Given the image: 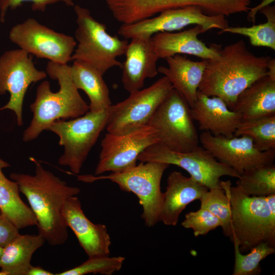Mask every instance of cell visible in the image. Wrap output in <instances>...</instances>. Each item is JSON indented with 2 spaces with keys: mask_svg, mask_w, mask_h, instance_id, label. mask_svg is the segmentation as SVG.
Segmentation results:
<instances>
[{
  "mask_svg": "<svg viewBox=\"0 0 275 275\" xmlns=\"http://www.w3.org/2000/svg\"><path fill=\"white\" fill-rule=\"evenodd\" d=\"M237 179L236 186L248 196L261 197L275 194L273 163L244 172Z\"/></svg>",
  "mask_w": 275,
  "mask_h": 275,
  "instance_id": "83f0119b",
  "label": "cell"
},
{
  "mask_svg": "<svg viewBox=\"0 0 275 275\" xmlns=\"http://www.w3.org/2000/svg\"><path fill=\"white\" fill-rule=\"evenodd\" d=\"M141 162L154 161L173 164L187 171L190 176L208 189L222 188L221 178H238L239 174L218 161L202 146L182 152L174 151L157 143L147 147L138 157Z\"/></svg>",
  "mask_w": 275,
  "mask_h": 275,
  "instance_id": "9c48e42d",
  "label": "cell"
},
{
  "mask_svg": "<svg viewBox=\"0 0 275 275\" xmlns=\"http://www.w3.org/2000/svg\"><path fill=\"white\" fill-rule=\"evenodd\" d=\"M73 62L70 67V75L75 88L84 91L89 98V111L108 109L112 104L103 75L88 63L78 60Z\"/></svg>",
  "mask_w": 275,
  "mask_h": 275,
  "instance_id": "603a6c76",
  "label": "cell"
},
{
  "mask_svg": "<svg viewBox=\"0 0 275 275\" xmlns=\"http://www.w3.org/2000/svg\"><path fill=\"white\" fill-rule=\"evenodd\" d=\"M232 110L242 120L275 115V79L266 75L253 82L239 94Z\"/></svg>",
  "mask_w": 275,
  "mask_h": 275,
  "instance_id": "7402d4cb",
  "label": "cell"
},
{
  "mask_svg": "<svg viewBox=\"0 0 275 275\" xmlns=\"http://www.w3.org/2000/svg\"><path fill=\"white\" fill-rule=\"evenodd\" d=\"M181 225L186 229H191L195 237L204 235L210 231L221 226L219 219L208 210L201 208L185 215Z\"/></svg>",
  "mask_w": 275,
  "mask_h": 275,
  "instance_id": "1f68e13d",
  "label": "cell"
},
{
  "mask_svg": "<svg viewBox=\"0 0 275 275\" xmlns=\"http://www.w3.org/2000/svg\"><path fill=\"white\" fill-rule=\"evenodd\" d=\"M159 142L156 130L146 125L124 132H107L101 143L94 175L122 171L136 165L139 155Z\"/></svg>",
  "mask_w": 275,
  "mask_h": 275,
  "instance_id": "7c38bea8",
  "label": "cell"
},
{
  "mask_svg": "<svg viewBox=\"0 0 275 275\" xmlns=\"http://www.w3.org/2000/svg\"><path fill=\"white\" fill-rule=\"evenodd\" d=\"M33 59V55L20 48L6 51L0 57V95L10 94L9 101L0 111H13L19 126L23 125V103L28 88L47 75L36 68Z\"/></svg>",
  "mask_w": 275,
  "mask_h": 275,
  "instance_id": "4fadbf2b",
  "label": "cell"
},
{
  "mask_svg": "<svg viewBox=\"0 0 275 275\" xmlns=\"http://www.w3.org/2000/svg\"><path fill=\"white\" fill-rule=\"evenodd\" d=\"M3 250H4L3 248L0 247V259H1L2 253H3Z\"/></svg>",
  "mask_w": 275,
  "mask_h": 275,
  "instance_id": "8d00e7d4",
  "label": "cell"
},
{
  "mask_svg": "<svg viewBox=\"0 0 275 275\" xmlns=\"http://www.w3.org/2000/svg\"><path fill=\"white\" fill-rule=\"evenodd\" d=\"M9 39L28 53L65 65L71 61L77 42L74 38L57 32L29 18L13 26Z\"/></svg>",
  "mask_w": 275,
  "mask_h": 275,
  "instance_id": "8fae6325",
  "label": "cell"
},
{
  "mask_svg": "<svg viewBox=\"0 0 275 275\" xmlns=\"http://www.w3.org/2000/svg\"><path fill=\"white\" fill-rule=\"evenodd\" d=\"M169 166L162 162H141L134 167L107 175H82L78 176V179L86 182L109 180L118 184L122 191L134 194L143 207L141 216L145 224L151 227L159 222L163 201L160 182Z\"/></svg>",
  "mask_w": 275,
  "mask_h": 275,
  "instance_id": "8992f818",
  "label": "cell"
},
{
  "mask_svg": "<svg viewBox=\"0 0 275 275\" xmlns=\"http://www.w3.org/2000/svg\"><path fill=\"white\" fill-rule=\"evenodd\" d=\"M70 67L67 64L48 62L46 72L52 79L58 81L60 89L57 92H52L48 80L43 81L38 86L35 100L30 106L33 118L23 132V142L36 139L58 120L75 118L90 110L89 105L72 81Z\"/></svg>",
  "mask_w": 275,
  "mask_h": 275,
  "instance_id": "3957f363",
  "label": "cell"
},
{
  "mask_svg": "<svg viewBox=\"0 0 275 275\" xmlns=\"http://www.w3.org/2000/svg\"><path fill=\"white\" fill-rule=\"evenodd\" d=\"M108 108L89 111L78 117L58 120L51 124L47 130L57 135L59 145L64 148L58 159L60 165L68 167L74 174L79 173L101 132L106 128Z\"/></svg>",
  "mask_w": 275,
  "mask_h": 275,
  "instance_id": "52a82bcc",
  "label": "cell"
},
{
  "mask_svg": "<svg viewBox=\"0 0 275 275\" xmlns=\"http://www.w3.org/2000/svg\"><path fill=\"white\" fill-rule=\"evenodd\" d=\"M190 113L201 131L214 135L233 137L242 120L241 115L229 108L221 98L208 96L199 91Z\"/></svg>",
  "mask_w": 275,
  "mask_h": 275,
  "instance_id": "ac0fdd59",
  "label": "cell"
},
{
  "mask_svg": "<svg viewBox=\"0 0 275 275\" xmlns=\"http://www.w3.org/2000/svg\"><path fill=\"white\" fill-rule=\"evenodd\" d=\"M45 241L40 234H19L4 248L0 259L1 271L5 275H27L33 254Z\"/></svg>",
  "mask_w": 275,
  "mask_h": 275,
  "instance_id": "d4e9b609",
  "label": "cell"
},
{
  "mask_svg": "<svg viewBox=\"0 0 275 275\" xmlns=\"http://www.w3.org/2000/svg\"><path fill=\"white\" fill-rule=\"evenodd\" d=\"M231 185L230 180L221 181L230 203L231 237L236 238L241 253L263 242L275 248V194L249 196Z\"/></svg>",
  "mask_w": 275,
  "mask_h": 275,
  "instance_id": "277c9868",
  "label": "cell"
},
{
  "mask_svg": "<svg viewBox=\"0 0 275 275\" xmlns=\"http://www.w3.org/2000/svg\"><path fill=\"white\" fill-rule=\"evenodd\" d=\"M201 208L205 209L215 216L221 222L224 234L231 238V211L229 198L223 188L208 189L199 199Z\"/></svg>",
  "mask_w": 275,
  "mask_h": 275,
  "instance_id": "f546056e",
  "label": "cell"
},
{
  "mask_svg": "<svg viewBox=\"0 0 275 275\" xmlns=\"http://www.w3.org/2000/svg\"><path fill=\"white\" fill-rule=\"evenodd\" d=\"M0 275H5V274L4 272H3L2 271H0Z\"/></svg>",
  "mask_w": 275,
  "mask_h": 275,
  "instance_id": "74e56055",
  "label": "cell"
},
{
  "mask_svg": "<svg viewBox=\"0 0 275 275\" xmlns=\"http://www.w3.org/2000/svg\"><path fill=\"white\" fill-rule=\"evenodd\" d=\"M270 58L256 56L242 40L221 48L218 57L206 60L198 91L221 98L232 110L239 94L267 75Z\"/></svg>",
  "mask_w": 275,
  "mask_h": 275,
  "instance_id": "7a4b0ae2",
  "label": "cell"
},
{
  "mask_svg": "<svg viewBox=\"0 0 275 275\" xmlns=\"http://www.w3.org/2000/svg\"><path fill=\"white\" fill-rule=\"evenodd\" d=\"M147 125L156 130L158 143L171 150L186 152L199 146V135L190 107L174 89L158 107Z\"/></svg>",
  "mask_w": 275,
  "mask_h": 275,
  "instance_id": "ba28073f",
  "label": "cell"
},
{
  "mask_svg": "<svg viewBox=\"0 0 275 275\" xmlns=\"http://www.w3.org/2000/svg\"><path fill=\"white\" fill-rule=\"evenodd\" d=\"M54 274L51 272L45 270L40 266H33L30 267L27 275H52Z\"/></svg>",
  "mask_w": 275,
  "mask_h": 275,
  "instance_id": "e575fe53",
  "label": "cell"
},
{
  "mask_svg": "<svg viewBox=\"0 0 275 275\" xmlns=\"http://www.w3.org/2000/svg\"><path fill=\"white\" fill-rule=\"evenodd\" d=\"M199 142L218 161L232 168L239 175L256 167L273 163L275 150L260 151L246 135L228 138L202 131Z\"/></svg>",
  "mask_w": 275,
  "mask_h": 275,
  "instance_id": "9a60e30c",
  "label": "cell"
},
{
  "mask_svg": "<svg viewBox=\"0 0 275 275\" xmlns=\"http://www.w3.org/2000/svg\"><path fill=\"white\" fill-rule=\"evenodd\" d=\"M124 260L125 258L122 256L109 257L108 255L89 257L87 260L79 265L56 274L84 275L99 273L112 275L121 269Z\"/></svg>",
  "mask_w": 275,
  "mask_h": 275,
  "instance_id": "4dcf8cb0",
  "label": "cell"
},
{
  "mask_svg": "<svg viewBox=\"0 0 275 275\" xmlns=\"http://www.w3.org/2000/svg\"><path fill=\"white\" fill-rule=\"evenodd\" d=\"M77 26L75 31L76 48L71 61L78 60L90 64L103 75L109 69L122 67L117 60L125 53L128 42L107 32L105 24L95 19L90 11L74 5Z\"/></svg>",
  "mask_w": 275,
  "mask_h": 275,
  "instance_id": "5b68a950",
  "label": "cell"
},
{
  "mask_svg": "<svg viewBox=\"0 0 275 275\" xmlns=\"http://www.w3.org/2000/svg\"><path fill=\"white\" fill-rule=\"evenodd\" d=\"M267 21L251 26H230L220 30L218 34L229 33L245 36L255 46L266 47L275 50V7L266 6L261 9Z\"/></svg>",
  "mask_w": 275,
  "mask_h": 275,
  "instance_id": "4316f807",
  "label": "cell"
},
{
  "mask_svg": "<svg viewBox=\"0 0 275 275\" xmlns=\"http://www.w3.org/2000/svg\"><path fill=\"white\" fill-rule=\"evenodd\" d=\"M9 166L0 158V210L19 230L37 226V218L33 211L20 197L18 184L8 179L2 171Z\"/></svg>",
  "mask_w": 275,
  "mask_h": 275,
  "instance_id": "cb8c5ba5",
  "label": "cell"
},
{
  "mask_svg": "<svg viewBox=\"0 0 275 275\" xmlns=\"http://www.w3.org/2000/svg\"><path fill=\"white\" fill-rule=\"evenodd\" d=\"M152 36H138L131 39L125 52L121 81L129 93L143 89L145 80L158 73L156 63L159 58L153 46Z\"/></svg>",
  "mask_w": 275,
  "mask_h": 275,
  "instance_id": "e0dca14e",
  "label": "cell"
},
{
  "mask_svg": "<svg viewBox=\"0 0 275 275\" xmlns=\"http://www.w3.org/2000/svg\"><path fill=\"white\" fill-rule=\"evenodd\" d=\"M25 2L32 3L33 11H44L48 5L61 2L67 6H74L73 0H0V20L3 23L9 9H15Z\"/></svg>",
  "mask_w": 275,
  "mask_h": 275,
  "instance_id": "d6a6232c",
  "label": "cell"
},
{
  "mask_svg": "<svg viewBox=\"0 0 275 275\" xmlns=\"http://www.w3.org/2000/svg\"><path fill=\"white\" fill-rule=\"evenodd\" d=\"M173 89L163 76L149 87L130 93L126 99L108 108L106 129L120 133L146 125L158 107Z\"/></svg>",
  "mask_w": 275,
  "mask_h": 275,
  "instance_id": "30bf717a",
  "label": "cell"
},
{
  "mask_svg": "<svg viewBox=\"0 0 275 275\" xmlns=\"http://www.w3.org/2000/svg\"><path fill=\"white\" fill-rule=\"evenodd\" d=\"M267 75L275 79V60L272 58L268 63Z\"/></svg>",
  "mask_w": 275,
  "mask_h": 275,
  "instance_id": "d590c367",
  "label": "cell"
},
{
  "mask_svg": "<svg viewBox=\"0 0 275 275\" xmlns=\"http://www.w3.org/2000/svg\"><path fill=\"white\" fill-rule=\"evenodd\" d=\"M168 66L157 68L166 76L173 89L179 93L191 108L197 98L198 89L206 65V60L191 61L179 54L165 59Z\"/></svg>",
  "mask_w": 275,
  "mask_h": 275,
  "instance_id": "44dd1931",
  "label": "cell"
},
{
  "mask_svg": "<svg viewBox=\"0 0 275 275\" xmlns=\"http://www.w3.org/2000/svg\"><path fill=\"white\" fill-rule=\"evenodd\" d=\"M1 213H2V212H1V210H0V214H1Z\"/></svg>",
  "mask_w": 275,
  "mask_h": 275,
  "instance_id": "f35d334b",
  "label": "cell"
},
{
  "mask_svg": "<svg viewBox=\"0 0 275 275\" xmlns=\"http://www.w3.org/2000/svg\"><path fill=\"white\" fill-rule=\"evenodd\" d=\"M62 214L67 226L73 232L89 257L109 255L111 240L106 226L95 224L87 217L76 196L66 199Z\"/></svg>",
  "mask_w": 275,
  "mask_h": 275,
  "instance_id": "2e32d148",
  "label": "cell"
},
{
  "mask_svg": "<svg viewBox=\"0 0 275 275\" xmlns=\"http://www.w3.org/2000/svg\"><path fill=\"white\" fill-rule=\"evenodd\" d=\"M241 135L251 138L260 151L275 150V115L242 120L234 133Z\"/></svg>",
  "mask_w": 275,
  "mask_h": 275,
  "instance_id": "484cf974",
  "label": "cell"
},
{
  "mask_svg": "<svg viewBox=\"0 0 275 275\" xmlns=\"http://www.w3.org/2000/svg\"><path fill=\"white\" fill-rule=\"evenodd\" d=\"M167 182L166 190L163 193L159 222L174 226L185 207L193 201L199 200L208 189L193 177H186L178 171L171 173Z\"/></svg>",
  "mask_w": 275,
  "mask_h": 275,
  "instance_id": "ffe728a7",
  "label": "cell"
},
{
  "mask_svg": "<svg viewBox=\"0 0 275 275\" xmlns=\"http://www.w3.org/2000/svg\"><path fill=\"white\" fill-rule=\"evenodd\" d=\"M131 24H122L118 34L125 39L138 36H152L159 32L180 31L189 25H199L206 32L212 29L222 30L229 26L225 16L206 14L196 6L171 9Z\"/></svg>",
  "mask_w": 275,
  "mask_h": 275,
  "instance_id": "5bb4252c",
  "label": "cell"
},
{
  "mask_svg": "<svg viewBox=\"0 0 275 275\" xmlns=\"http://www.w3.org/2000/svg\"><path fill=\"white\" fill-rule=\"evenodd\" d=\"M206 31L200 25L177 33L159 32L152 36L153 46L159 59H166L177 54H186L209 60L219 56L222 47L212 44L207 46L198 39Z\"/></svg>",
  "mask_w": 275,
  "mask_h": 275,
  "instance_id": "d6986e66",
  "label": "cell"
},
{
  "mask_svg": "<svg viewBox=\"0 0 275 275\" xmlns=\"http://www.w3.org/2000/svg\"><path fill=\"white\" fill-rule=\"evenodd\" d=\"M31 159L35 166L34 175L12 173L10 178L27 199L37 218L39 234L51 245L63 244L68 234L62 208L66 199L77 196L80 190L68 185L37 160Z\"/></svg>",
  "mask_w": 275,
  "mask_h": 275,
  "instance_id": "6da1fadb",
  "label": "cell"
},
{
  "mask_svg": "<svg viewBox=\"0 0 275 275\" xmlns=\"http://www.w3.org/2000/svg\"><path fill=\"white\" fill-rule=\"evenodd\" d=\"M19 234V229L2 213L0 214V247L4 248Z\"/></svg>",
  "mask_w": 275,
  "mask_h": 275,
  "instance_id": "836d02e7",
  "label": "cell"
},
{
  "mask_svg": "<svg viewBox=\"0 0 275 275\" xmlns=\"http://www.w3.org/2000/svg\"><path fill=\"white\" fill-rule=\"evenodd\" d=\"M231 238L233 242L235 254L233 275L259 274L261 271L260 262L275 253V248L263 242L252 248L250 253L243 255L240 251L236 238L232 236Z\"/></svg>",
  "mask_w": 275,
  "mask_h": 275,
  "instance_id": "f1b7e54d",
  "label": "cell"
}]
</instances>
